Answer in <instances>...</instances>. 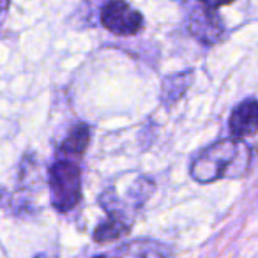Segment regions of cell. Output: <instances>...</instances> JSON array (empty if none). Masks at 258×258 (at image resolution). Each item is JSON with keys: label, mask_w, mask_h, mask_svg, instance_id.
<instances>
[{"label": "cell", "mask_w": 258, "mask_h": 258, "mask_svg": "<svg viewBox=\"0 0 258 258\" xmlns=\"http://www.w3.org/2000/svg\"><path fill=\"white\" fill-rule=\"evenodd\" d=\"M191 73L186 71V73H179V75H173V76H168L165 78L163 82V99L166 103H177L180 97L186 94L187 87L191 83Z\"/></svg>", "instance_id": "cell-9"}, {"label": "cell", "mask_w": 258, "mask_h": 258, "mask_svg": "<svg viewBox=\"0 0 258 258\" xmlns=\"http://www.w3.org/2000/svg\"><path fill=\"white\" fill-rule=\"evenodd\" d=\"M51 204L57 211L68 212L82 200V175L80 168L68 159H60L50 168Z\"/></svg>", "instance_id": "cell-2"}, {"label": "cell", "mask_w": 258, "mask_h": 258, "mask_svg": "<svg viewBox=\"0 0 258 258\" xmlns=\"http://www.w3.org/2000/svg\"><path fill=\"white\" fill-rule=\"evenodd\" d=\"M189 30L197 39H200L205 44L218 43L223 37V25L219 22L218 15L214 13V9H209L205 6H202L200 9H197L191 15Z\"/></svg>", "instance_id": "cell-4"}, {"label": "cell", "mask_w": 258, "mask_h": 258, "mask_svg": "<svg viewBox=\"0 0 258 258\" xmlns=\"http://www.w3.org/2000/svg\"><path fill=\"white\" fill-rule=\"evenodd\" d=\"M253 152L244 142L230 138L200 151L191 161L189 173L197 182L209 184L225 177H240L247 172Z\"/></svg>", "instance_id": "cell-1"}, {"label": "cell", "mask_w": 258, "mask_h": 258, "mask_svg": "<svg viewBox=\"0 0 258 258\" xmlns=\"http://www.w3.org/2000/svg\"><path fill=\"white\" fill-rule=\"evenodd\" d=\"M94 258H108V256H103V254H101V256H94Z\"/></svg>", "instance_id": "cell-11"}, {"label": "cell", "mask_w": 258, "mask_h": 258, "mask_svg": "<svg viewBox=\"0 0 258 258\" xmlns=\"http://www.w3.org/2000/svg\"><path fill=\"white\" fill-rule=\"evenodd\" d=\"M198 2L209 9H218V8H223V6L232 4L233 0H198Z\"/></svg>", "instance_id": "cell-10"}, {"label": "cell", "mask_w": 258, "mask_h": 258, "mask_svg": "<svg viewBox=\"0 0 258 258\" xmlns=\"http://www.w3.org/2000/svg\"><path fill=\"white\" fill-rule=\"evenodd\" d=\"M230 133L235 138L251 137L258 133V101L246 99L233 108L228 120Z\"/></svg>", "instance_id": "cell-5"}, {"label": "cell", "mask_w": 258, "mask_h": 258, "mask_svg": "<svg viewBox=\"0 0 258 258\" xmlns=\"http://www.w3.org/2000/svg\"><path fill=\"white\" fill-rule=\"evenodd\" d=\"M101 25L117 36H133L144 27V16L122 0H111L101 11Z\"/></svg>", "instance_id": "cell-3"}, {"label": "cell", "mask_w": 258, "mask_h": 258, "mask_svg": "<svg viewBox=\"0 0 258 258\" xmlns=\"http://www.w3.org/2000/svg\"><path fill=\"white\" fill-rule=\"evenodd\" d=\"M90 142V127L87 124H78L71 129V133L66 137V140L62 142L60 152L66 158H82L85 154L87 147Z\"/></svg>", "instance_id": "cell-7"}, {"label": "cell", "mask_w": 258, "mask_h": 258, "mask_svg": "<svg viewBox=\"0 0 258 258\" xmlns=\"http://www.w3.org/2000/svg\"><path fill=\"white\" fill-rule=\"evenodd\" d=\"M111 258H172V249L158 240H133L118 246Z\"/></svg>", "instance_id": "cell-6"}, {"label": "cell", "mask_w": 258, "mask_h": 258, "mask_svg": "<svg viewBox=\"0 0 258 258\" xmlns=\"http://www.w3.org/2000/svg\"><path fill=\"white\" fill-rule=\"evenodd\" d=\"M129 232V223L124 219V216L113 212L104 223L97 225L94 230V240L96 242H110V240H117L122 235Z\"/></svg>", "instance_id": "cell-8"}]
</instances>
